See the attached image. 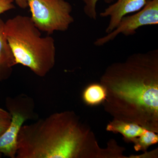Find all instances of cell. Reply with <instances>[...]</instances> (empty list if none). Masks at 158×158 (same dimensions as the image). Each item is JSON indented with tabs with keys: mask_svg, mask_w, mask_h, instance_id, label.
<instances>
[{
	"mask_svg": "<svg viewBox=\"0 0 158 158\" xmlns=\"http://www.w3.org/2000/svg\"><path fill=\"white\" fill-rule=\"evenodd\" d=\"M11 116L8 111L0 108V122L11 121Z\"/></svg>",
	"mask_w": 158,
	"mask_h": 158,
	"instance_id": "cell-14",
	"label": "cell"
},
{
	"mask_svg": "<svg viewBox=\"0 0 158 158\" xmlns=\"http://www.w3.org/2000/svg\"><path fill=\"white\" fill-rule=\"evenodd\" d=\"M158 142V134L146 129L141 135L134 138L131 142L134 144V148L136 151L146 152L149 146Z\"/></svg>",
	"mask_w": 158,
	"mask_h": 158,
	"instance_id": "cell-11",
	"label": "cell"
},
{
	"mask_svg": "<svg viewBox=\"0 0 158 158\" xmlns=\"http://www.w3.org/2000/svg\"><path fill=\"white\" fill-rule=\"evenodd\" d=\"M148 0H116L100 13L101 17H110V21L106 29L109 34L118 25L123 17L133 12L140 11L145 6Z\"/></svg>",
	"mask_w": 158,
	"mask_h": 158,
	"instance_id": "cell-7",
	"label": "cell"
},
{
	"mask_svg": "<svg viewBox=\"0 0 158 158\" xmlns=\"http://www.w3.org/2000/svg\"><path fill=\"white\" fill-rule=\"evenodd\" d=\"M31 19L40 31L48 35L65 32L74 22L73 7L65 0H27Z\"/></svg>",
	"mask_w": 158,
	"mask_h": 158,
	"instance_id": "cell-4",
	"label": "cell"
},
{
	"mask_svg": "<svg viewBox=\"0 0 158 158\" xmlns=\"http://www.w3.org/2000/svg\"><path fill=\"white\" fill-rule=\"evenodd\" d=\"M5 22L0 19V82L11 77L17 65L15 57L4 33Z\"/></svg>",
	"mask_w": 158,
	"mask_h": 158,
	"instance_id": "cell-8",
	"label": "cell"
},
{
	"mask_svg": "<svg viewBox=\"0 0 158 158\" xmlns=\"http://www.w3.org/2000/svg\"><path fill=\"white\" fill-rule=\"evenodd\" d=\"M6 107L11 116L10 124L0 136V153L10 158H15L17 140L20 130L26 121L37 120L35 103L31 97L24 94L7 98Z\"/></svg>",
	"mask_w": 158,
	"mask_h": 158,
	"instance_id": "cell-5",
	"label": "cell"
},
{
	"mask_svg": "<svg viewBox=\"0 0 158 158\" xmlns=\"http://www.w3.org/2000/svg\"><path fill=\"white\" fill-rule=\"evenodd\" d=\"M146 130L136 123L114 119L110 122L106 127L107 131L121 134L124 141L127 143L141 135Z\"/></svg>",
	"mask_w": 158,
	"mask_h": 158,
	"instance_id": "cell-9",
	"label": "cell"
},
{
	"mask_svg": "<svg viewBox=\"0 0 158 158\" xmlns=\"http://www.w3.org/2000/svg\"><path fill=\"white\" fill-rule=\"evenodd\" d=\"M15 4L19 8L22 9H26L28 7L27 0H14Z\"/></svg>",
	"mask_w": 158,
	"mask_h": 158,
	"instance_id": "cell-16",
	"label": "cell"
},
{
	"mask_svg": "<svg viewBox=\"0 0 158 158\" xmlns=\"http://www.w3.org/2000/svg\"><path fill=\"white\" fill-rule=\"evenodd\" d=\"M82 100L88 106H96L104 102L106 98V89L100 83H92L83 90Z\"/></svg>",
	"mask_w": 158,
	"mask_h": 158,
	"instance_id": "cell-10",
	"label": "cell"
},
{
	"mask_svg": "<svg viewBox=\"0 0 158 158\" xmlns=\"http://www.w3.org/2000/svg\"><path fill=\"white\" fill-rule=\"evenodd\" d=\"M158 24V0H148L145 6L135 14L123 17L116 28L107 35L98 38L94 44L99 47L113 41L119 34L134 35L141 27Z\"/></svg>",
	"mask_w": 158,
	"mask_h": 158,
	"instance_id": "cell-6",
	"label": "cell"
},
{
	"mask_svg": "<svg viewBox=\"0 0 158 158\" xmlns=\"http://www.w3.org/2000/svg\"><path fill=\"white\" fill-rule=\"evenodd\" d=\"M103 106L113 119L158 133V50L133 54L109 65L100 78Z\"/></svg>",
	"mask_w": 158,
	"mask_h": 158,
	"instance_id": "cell-1",
	"label": "cell"
},
{
	"mask_svg": "<svg viewBox=\"0 0 158 158\" xmlns=\"http://www.w3.org/2000/svg\"><path fill=\"white\" fill-rule=\"evenodd\" d=\"M10 121H4L0 122V136L6 131L9 127Z\"/></svg>",
	"mask_w": 158,
	"mask_h": 158,
	"instance_id": "cell-15",
	"label": "cell"
},
{
	"mask_svg": "<svg viewBox=\"0 0 158 158\" xmlns=\"http://www.w3.org/2000/svg\"><path fill=\"white\" fill-rule=\"evenodd\" d=\"M14 0H0V15L15 9Z\"/></svg>",
	"mask_w": 158,
	"mask_h": 158,
	"instance_id": "cell-13",
	"label": "cell"
},
{
	"mask_svg": "<svg viewBox=\"0 0 158 158\" xmlns=\"http://www.w3.org/2000/svg\"><path fill=\"white\" fill-rule=\"evenodd\" d=\"M99 0H82L84 3V13L90 19L96 20L97 19V4ZM106 2H112L114 0H105Z\"/></svg>",
	"mask_w": 158,
	"mask_h": 158,
	"instance_id": "cell-12",
	"label": "cell"
},
{
	"mask_svg": "<svg viewBox=\"0 0 158 158\" xmlns=\"http://www.w3.org/2000/svg\"><path fill=\"white\" fill-rule=\"evenodd\" d=\"M1 155H2V154L0 153V156H1Z\"/></svg>",
	"mask_w": 158,
	"mask_h": 158,
	"instance_id": "cell-17",
	"label": "cell"
},
{
	"mask_svg": "<svg viewBox=\"0 0 158 158\" xmlns=\"http://www.w3.org/2000/svg\"><path fill=\"white\" fill-rule=\"evenodd\" d=\"M116 148H102L90 127L73 111L51 114L24 124L15 158H114Z\"/></svg>",
	"mask_w": 158,
	"mask_h": 158,
	"instance_id": "cell-2",
	"label": "cell"
},
{
	"mask_svg": "<svg viewBox=\"0 0 158 158\" xmlns=\"http://www.w3.org/2000/svg\"><path fill=\"white\" fill-rule=\"evenodd\" d=\"M28 16L17 15L5 22L4 33L16 64L45 77L56 63V48L52 37H43Z\"/></svg>",
	"mask_w": 158,
	"mask_h": 158,
	"instance_id": "cell-3",
	"label": "cell"
}]
</instances>
